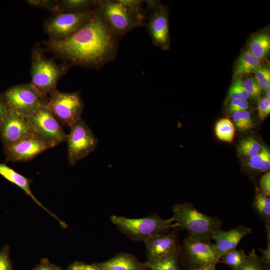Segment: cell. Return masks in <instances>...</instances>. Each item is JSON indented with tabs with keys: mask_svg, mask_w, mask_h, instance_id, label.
<instances>
[{
	"mask_svg": "<svg viewBox=\"0 0 270 270\" xmlns=\"http://www.w3.org/2000/svg\"><path fill=\"white\" fill-rule=\"evenodd\" d=\"M118 42L98 6L89 22L78 31L44 44L48 50L72 65L100 68L114 60Z\"/></svg>",
	"mask_w": 270,
	"mask_h": 270,
	"instance_id": "6da1fadb",
	"label": "cell"
},
{
	"mask_svg": "<svg viewBox=\"0 0 270 270\" xmlns=\"http://www.w3.org/2000/svg\"><path fill=\"white\" fill-rule=\"evenodd\" d=\"M174 223L196 239L210 240L221 230L222 222L216 216L205 214L188 202L176 204L172 207Z\"/></svg>",
	"mask_w": 270,
	"mask_h": 270,
	"instance_id": "7a4b0ae2",
	"label": "cell"
},
{
	"mask_svg": "<svg viewBox=\"0 0 270 270\" xmlns=\"http://www.w3.org/2000/svg\"><path fill=\"white\" fill-rule=\"evenodd\" d=\"M68 64H58L46 57L39 45L32 50L31 84L41 94L45 104L48 96L57 90L60 78L70 68Z\"/></svg>",
	"mask_w": 270,
	"mask_h": 270,
	"instance_id": "3957f363",
	"label": "cell"
},
{
	"mask_svg": "<svg viewBox=\"0 0 270 270\" xmlns=\"http://www.w3.org/2000/svg\"><path fill=\"white\" fill-rule=\"evenodd\" d=\"M110 220L129 238L144 242L154 236L167 233L171 228L178 227L172 217L168 219H163L156 214L135 218L112 215L110 216Z\"/></svg>",
	"mask_w": 270,
	"mask_h": 270,
	"instance_id": "277c9868",
	"label": "cell"
},
{
	"mask_svg": "<svg viewBox=\"0 0 270 270\" xmlns=\"http://www.w3.org/2000/svg\"><path fill=\"white\" fill-rule=\"evenodd\" d=\"M61 124L70 127L82 120L84 104L80 92H63L56 90L52 93L44 105Z\"/></svg>",
	"mask_w": 270,
	"mask_h": 270,
	"instance_id": "5b68a950",
	"label": "cell"
},
{
	"mask_svg": "<svg viewBox=\"0 0 270 270\" xmlns=\"http://www.w3.org/2000/svg\"><path fill=\"white\" fill-rule=\"evenodd\" d=\"M99 8L107 24L119 38L132 30L143 26L122 0H98Z\"/></svg>",
	"mask_w": 270,
	"mask_h": 270,
	"instance_id": "8992f818",
	"label": "cell"
},
{
	"mask_svg": "<svg viewBox=\"0 0 270 270\" xmlns=\"http://www.w3.org/2000/svg\"><path fill=\"white\" fill-rule=\"evenodd\" d=\"M94 9L56 14L45 22L44 31L50 36V40H58L66 38L78 31L89 22Z\"/></svg>",
	"mask_w": 270,
	"mask_h": 270,
	"instance_id": "52a82bcc",
	"label": "cell"
},
{
	"mask_svg": "<svg viewBox=\"0 0 270 270\" xmlns=\"http://www.w3.org/2000/svg\"><path fill=\"white\" fill-rule=\"evenodd\" d=\"M4 98L8 110L26 118L44 106L41 94L31 83L10 88L6 92Z\"/></svg>",
	"mask_w": 270,
	"mask_h": 270,
	"instance_id": "ba28073f",
	"label": "cell"
},
{
	"mask_svg": "<svg viewBox=\"0 0 270 270\" xmlns=\"http://www.w3.org/2000/svg\"><path fill=\"white\" fill-rule=\"evenodd\" d=\"M66 136L68 160L70 166L88 156L96 148L98 140L88 126L82 120L73 124Z\"/></svg>",
	"mask_w": 270,
	"mask_h": 270,
	"instance_id": "9c48e42d",
	"label": "cell"
},
{
	"mask_svg": "<svg viewBox=\"0 0 270 270\" xmlns=\"http://www.w3.org/2000/svg\"><path fill=\"white\" fill-rule=\"evenodd\" d=\"M26 119L33 133L52 148L66 140L67 135L61 124L45 106H42Z\"/></svg>",
	"mask_w": 270,
	"mask_h": 270,
	"instance_id": "30bf717a",
	"label": "cell"
},
{
	"mask_svg": "<svg viewBox=\"0 0 270 270\" xmlns=\"http://www.w3.org/2000/svg\"><path fill=\"white\" fill-rule=\"evenodd\" d=\"M181 256L185 258L192 266L216 265L220 256L210 240H204L192 238H185L180 245Z\"/></svg>",
	"mask_w": 270,
	"mask_h": 270,
	"instance_id": "8fae6325",
	"label": "cell"
},
{
	"mask_svg": "<svg viewBox=\"0 0 270 270\" xmlns=\"http://www.w3.org/2000/svg\"><path fill=\"white\" fill-rule=\"evenodd\" d=\"M52 148L49 143L32 134L16 142L5 146V152L10 160L27 162Z\"/></svg>",
	"mask_w": 270,
	"mask_h": 270,
	"instance_id": "7c38bea8",
	"label": "cell"
},
{
	"mask_svg": "<svg viewBox=\"0 0 270 270\" xmlns=\"http://www.w3.org/2000/svg\"><path fill=\"white\" fill-rule=\"evenodd\" d=\"M178 227L169 232L154 236L144 242L148 262H152L180 252Z\"/></svg>",
	"mask_w": 270,
	"mask_h": 270,
	"instance_id": "4fadbf2b",
	"label": "cell"
},
{
	"mask_svg": "<svg viewBox=\"0 0 270 270\" xmlns=\"http://www.w3.org/2000/svg\"><path fill=\"white\" fill-rule=\"evenodd\" d=\"M150 10L152 13L146 24L148 32L155 45L167 49L170 40L168 10L162 5H156Z\"/></svg>",
	"mask_w": 270,
	"mask_h": 270,
	"instance_id": "5bb4252c",
	"label": "cell"
},
{
	"mask_svg": "<svg viewBox=\"0 0 270 270\" xmlns=\"http://www.w3.org/2000/svg\"><path fill=\"white\" fill-rule=\"evenodd\" d=\"M0 132L5 146L34 134L27 119L10 110L0 124Z\"/></svg>",
	"mask_w": 270,
	"mask_h": 270,
	"instance_id": "9a60e30c",
	"label": "cell"
},
{
	"mask_svg": "<svg viewBox=\"0 0 270 270\" xmlns=\"http://www.w3.org/2000/svg\"><path fill=\"white\" fill-rule=\"evenodd\" d=\"M252 230L244 225H240L228 230H220L212 236V240L214 249L220 258L227 252L236 249L240 240L250 234Z\"/></svg>",
	"mask_w": 270,
	"mask_h": 270,
	"instance_id": "2e32d148",
	"label": "cell"
},
{
	"mask_svg": "<svg viewBox=\"0 0 270 270\" xmlns=\"http://www.w3.org/2000/svg\"><path fill=\"white\" fill-rule=\"evenodd\" d=\"M0 175L20 188L36 204L58 220L62 228H66L68 227L67 224L64 221L50 211L35 197L30 188L32 182V179L24 176L4 164H0Z\"/></svg>",
	"mask_w": 270,
	"mask_h": 270,
	"instance_id": "e0dca14e",
	"label": "cell"
},
{
	"mask_svg": "<svg viewBox=\"0 0 270 270\" xmlns=\"http://www.w3.org/2000/svg\"><path fill=\"white\" fill-rule=\"evenodd\" d=\"M100 270H148V262H142L134 255L121 252L112 258L94 263Z\"/></svg>",
	"mask_w": 270,
	"mask_h": 270,
	"instance_id": "ac0fdd59",
	"label": "cell"
},
{
	"mask_svg": "<svg viewBox=\"0 0 270 270\" xmlns=\"http://www.w3.org/2000/svg\"><path fill=\"white\" fill-rule=\"evenodd\" d=\"M261 60L248 50L244 51L238 58L234 68V76H242L254 73L260 66Z\"/></svg>",
	"mask_w": 270,
	"mask_h": 270,
	"instance_id": "d6986e66",
	"label": "cell"
},
{
	"mask_svg": "<svg viewBox=\"0 0 270 270\" xmlns=\"http://www.w3.org/2000/svg\"><path fill=\"white\" fill-rule=\"evenodd\" d=\"M260 60L266 58L270 51V38L268 34L260 33L250 40L248 50Z\"/></svg>",
	"mask_w": 270,
	"mask_h": 270,
	"instance_id": "ffe728a7",
	"label": "cell"
},
{
	"mask_svg": "<svg viewBox=\"0 0 270 270\" xmlns=\"http://www.w3.org/2000/svg\"><path fill=\"white\" fill-rule=\"evenodd\" d=\"M252 208L264 223L270 222V198L257 190Z\"/></svg>",
	"mask_w": 270,
	"mask_h": 270,
	"instance_id": "44dd1931",
	"label": "cell"
},
{
	"mask_svg": "<svg viewBox=\"0 0 270 270\" xmlns=\"http://www.w3.org/2000/svg\"><path fill=\"white\" fill-rule=\"evenodd\" d=\"M216 137L220 140L232 142L236 134L234 123L228 118H222L218 120L214 128Z\"/></svg>",
	"mask_w": 270,
	"mask_h": 270,
	"instance_id": "7402d4cb",
	"label": "cell"
},
{
	"mask_svg": "<svg viewBox=\"0 0 270 270\" xmlns=\"http://www.w3.org/2000/svg\"><path fill=\"white\" fill-rule=\"evenodd\" d=\"M248 166L252 170L257 172H264L269 170L270 168V152L264 146L260 151L249 160Z\"/></svg>",
	"mask_w": 270,
	"mask_h": 270,
	"instance_id": "603a6c76",
	"label": "cell"
},
{
	"mask_svg": "<svg viewBox=\"0 0 270 270\" xmlns=\"http://www.w3.org/2000/svg\"><path fill=\"white\" fill-rule=\"evenodd\" d=\"M180 252L160 260L147 262L152 270H180Z\"/></svg>",
	"mask_w": 270,
	"mask_h": 270,
	"instance_id": "cb8c5ba5",
	"label": "cell"
},
{
	"mask_svg": "<svg viewBox=\"0 0 270 270\" xmlns=\"http://www.w3.org/2000/svg\"><path fill=\"white\" fill-rule=\"evenodd\" d=\"M60 4L62 12L64 10L67 12H82L90 10L92 8H96L98 6V0H64L60 1Z\"/></svg>",
	"mask_w": 270,
	"mask_h": 270,
	"instance_id": "d4e9b609",
	"label": "cell"
},
{
	"mask_svg": "<svg viewBox=\"0 0 270 270\" xmlns=\"http://www.w3.org/2000/svg\"><path fill=\"white\" fill-rule=\"evenodd\" d=\"M246 254L242 250H231L221 256L218 262L227 264L234 270H238L244 264Z\"/></svg>",
	"mask_w": 270,
	"mask_h": 270,
	"instance_id": "484cf974",
	"label": "cell"
},
{
	"mask_svg": "<svg viewBox=\"0 0 270 270\" xmlns=\"http://www.w3.org/2000/svg\"><path fill=\"white\" fill-rule=\"evenodd\" d=\"M262 146L254 138L248 137L240 142L238 150L240 156L250 159L259 153Z\"/></svg>",
	"mask_w": 270,
	"mask_h": 270,
	"instance_id": "4316f807",
	"label": "cell"
},
{
	"mask_svg": "<svg viewBox=\"0 0 270 270\" xmlns=\"http://www.w3.org/2000/svg\"><path fill=\"white\" fill-rule=\"evenodd\" d=\"M234 125L240 132H245L252 129L254 124L250 113L246 110L232 112Z\"/></svg>",
	"mask_w": 270,
	"mask_h": 270,
	"instance_id": "83f0119b",
	"label": "cell"
},
{
	"mask_svg": "<svg viewBox=\"0 0 270 270\" xmlns=\"http://www.w3.org/2000/svg\"><path fill=\"white\" fill-rule=\"evenodd\" d=\"M242 80V76L235 77L228 93L229 98L230 100L240 99L247 100L250 98L243 86Z\"/></svg>",
	"mask_w": 270,
	"mask_h": 270,
	"instance_id": "f1b7e54d",
	"label": "cell"
},
{
	"mask_svg": "<svg viewBox=\"0 0 270 270\" xmlns=\"http://www.w3.org/2000/svg\"><path fill=\"white\" fill-rule=\"evenodd\" d=\"M238 270H264V262L253 249L246 255L244 264Z\"/></svg>",
	"mask_w": 270,
	"mask_h": 270,
	"instance_id": "f546056e",
	"label": "cell"
},
{
	"mask_svg": "<svg viewBox=\"0 0 270 270\" xmlns=\"http://www.w3.org/2000/svg\"><path fill=\"white\" fill-rule=\"evenodd\" d=\"M242 84L250 97L254 98H260L262 89L254 78H246L242 80Z\"/></svg>",
	"mask_w": 270,
	"mask_h": 270,
	"instance_id": "4dcf8cb0",
	"label": "cell"
},
{
	"mask_svg": "<svg viewBox=\"0 0 270 270\" xmlns=\"http://www.w3.org/2000/svg\"><path fill=\"white\" fill-rule=\"evenodd\" d=\"M254 74V79L260 85L262 90H265L270 86V70L266 67L260 66Z\"/></svg>",
	"mask_w": 270,
	"mask_h": 270,
	"instance_id": "1f68e13d",
	"label": "cell"
},
{
	"mask_svg": "<svg viewBox=\"0 0 270 270\" xmlns=\"http://www.w3.org/2000/svg\"><path fill=\"white\" fill-rule=\"evenodd\" d=\"M26 2L34 6L48 10L55 13V14L62 12L60 4V1L50 0H26Z\"/></svg>",
	"mask_w": 270,
	"mask_h": 270,
	"instance_id": "d6a6232c",
	"label": "cell"
},
{
	"mask_svg": "<svg viewBox=\"0 0 270 270\" xmlns=\"http://www.w3.org/2000/svg\"><path fill=\"white\" fill-rule=\"evenodd\" d=\"M10 247L6 244L0 250V270H13L12 262L10 258Z\"/></svg>",
	"mask_w": 270,
	"mask_h": 270,
	"instance_id": "836d02e7",
	"label": "cell"
},
{
	"mask_svg": "<svg viewBox=\"0 0 270 270\" xmlns=\"http://www.w3.org/2000/svg\"><path fill=\"white\" fill-rule=\"evenodd\" d=\"M258 115L260 120H264L270 114V99L262 98L258 106Z\"/></svg>",
	"mask_w": 270,
	"mask_h": 270,
	"instance_id": "e575fe53",
	"label": "cell"
},
{
	"mask_svg": "<svg viewBox=\"0 0 270 270\" xmlns=\"http://www.w3.org/2000/svg\"><path fill=\"white\" fill-rule=\"evenodd\" d=\"M260 190L268 197L270 196V172H266L260 178Z\"/></svg>",
	"mask_w": 270,
	"mask_h": 270,
	"instance_id": "d590c367",
	"label": "cell"
},
{
	"mask_svg": "<svg viewBox=\"0 0 270 270\" xmlns=\"http://www.w3.org/2000/svg\"><path fill=\"white\" fill-rule=\"evenodd\" d=\"M248 108V103L247 100H244L240 99L230 100L228 104V110L232 112L246 110Z\"/></svg>",
	"mask_w": 270,
	"mask_h": 270,
	"instance_id": "8d00e7d4",
	"label": "cell"
},
{
	"mask_svg": "<svg viewBox=\"0 0 270 270\" xmlns=\"http://www.w3.org/2000/svg\"><path fill=\"white\" fill-rule=\"evenodd\" d=\"M66 270H100L95 264H88L82 262H74L69 264Z\"/></svg>",
	"mask_w": 270,
	"mask_h": 270,
	"instance_id": "74e56055",
	"label": "cell"
},
{
	"mask_svg": "<svg viewBox=\"0 0 270 270\" xmlns=\"http://www.w3.org/2000/svg\"><path fill=\"white\" fill-rule=\"evenodd\" d=\"M32 270H64L60 266L50 262L46 258L40 260Z\"/></svg>",
	"mask_w": 270,
	"mask_h": 270,
	"instance_id": "f35d334b",
	"label": "cell"
},
{
	"mask_svg": "<svg viewBox=\"0 0 270 270\" xmlns=\"http://www.w3.org/2000/svg\"><path fill=\"white\" fill-rule=\"evenodd\" d=\"M8 111V108L2 100L0 99V124L5 118Z\"/></svg>",
	"mask_w": 270,
	"mask_h": 270,
	"instance_id": "ab89813d",
	"label": "cell"
},
{
	"mask_svg": "<svg viewBox=\"0 0 270 270\" xmlns=\"http://www.w3.org/2000/svg\"><path fill=\"white\" fill-rule=\"evenodd\" d=\"M190 270H216L215 268V265L209 264V265H200L192 266Z\"/></svg>",
	"mask_w": 270,
	"mask_h": 270,
	"instance_id": "60d3db41",
	"label": "cell"
},
{
	"mask_svg": "<svg viewBox=\"0 0 270 270\" xmlns=\"http://www.w3.org/2000/svg\"><path fill=\"white\" fill-rule=\"evenodd\" d=\"M266 98L270 99V86L266 90Z\"/></svg>",
	"mask_w": 270,
	"mask_h": 270,
	"instance_id": "b9f144b4",
	"label": "cell"
},
{
	"mask_svg": "<svg viewBox=\"0 0 270 270\" xmlns=\"http://www.w3.org/2000/svg\"><path fill=\"white\" fill-rule=\"evenodd\" d=\"M264 270H270V267L269 266H268V264H266V266H264Z\"/></svg>",
	"mask_w": 270,
	"mask_h": 270,
	"instance_id": "7bdbcfd3",
	"label": "cell"
},
{
	"mask_svg": "<svg viewBox=\"0 0 270 270\" xmlns=\"http://www.w3.org/2000/svg\"><path fill=\"white\" fill-rule=\"evenodd\" d=\"M148 270H151V269L150 268V267H149Z\"/></svg>",
	"mask_w": 270,
	"mask_h": 270,
	"instance_id": "ee69618b",
	"label": "cell"
}]
</instances>
